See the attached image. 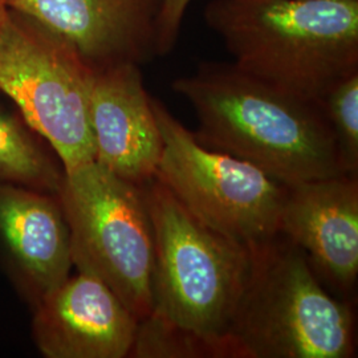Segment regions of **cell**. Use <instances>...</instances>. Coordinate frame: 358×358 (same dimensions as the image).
I'll list each match as a JSON object with an SVG mask.
<instances>
[{"instance_id": "6da1fadb", "label": "cell", "mask_w": 358, "mask_h": 358, "mask_svg": "<svg viewBox=\"0 0 358 358\" xmlns=\"http://www.w3.org/2000/svg\"><path fill=\"white\" fill-rule=\"evenodd\" d=\"M141 186L153 224L154 304L130 357L236 358L230 329L250 245L206 226L155 177Z\"/></svg>"}, {"instance_id": "7a4b0ae2", "label": "cell", "mask_w": 358, "mask_h": 358, "mask_svg": "<svg viewBox=\"0 0 358 358\" xmlns=\"http://www.w3.org/2000/svg\"><path fill=\"white\" fill-rule=\"evenodd\" d=\"M171 88L192 105L196 140L244 159L285 186L341 176L321 103L251 76L234 63L203 62Z\"/></svg>"}, {"instance_id": "3957f363", "label": "cell", "mask_w": 358, "mask_h": 358, "mask_svg": "<svg viewBox=\"0 0 358 358\" xmlns=\"http://www.w3.org/2000/svg\"><path fill=\"white\" fill-rule=\"evenodd\" d=\"M203 17L234 64L306 100L358 72V0H210Z\"/></svg>"}, {"instance_id": "277c9868", "label": "cell", "mask_w": 358, "mask_h": 358, "mask_svg": "<svg viewBox=\"0 0 358 358\" xmlns=\"http://www.w3.org/2000/svg\"><path fill=\"white\" fill-rule=\"evenodd\" d=\"M251 264L230 338L236 358H350L355 315L329 294L282 234L250 245Z\"/></svg>"}, {"instance_id": "5b68a950", "label": "cell", "mask_w": 358, "mask_h": 358, "mask_svg": "<svg viewBox=\"0 0 358 358\" xmlns=\"http://www.w3.org/2000/svg\"><path fill=\"white\" fill-rule=\"evenodd\" d=\"M78 272L105 282L141 321L154 304L153 224L142 186L96 161L64 171L59 190Z\"/></svg>"}, {"instance_id": "8992f818", "label": "cell", "mask_w": 358, "mask_h": 358, "mask_svg": "<svg viewBox=\"0 0 358 358\" xmlns=\"http://www.w3.org/2000/svg\"><path fill=\"white\" fill-rule=\"evenodd\" d=\"M93 75L63 38L10 8L0 32V92L51 145L64 171L96 157L90 125Z\"/></svg>"}, {"instance_id": "52a82bcc", "label": "cell", "mask_w": 358, "mask_h": 358, "mask_svg": "<svg viewBox=\"0 0 358 358\" xmlns=\"http://www.w3.org/2000/svg\"><path fill=\"white\" fill-rule=\"evenodd\" d=\"M162 138L155 178L194 217L238 243L254 245L279 234L288 186L262 169L205 146L152 97Z\"/></svg>"}, {"instance_id": "ba28073f", "label": "cell", "mask_w": 358, "mask_h": 358, "mask_svg": "<svg viewBox=\"0 0 358 358\" xmlns=\"http://www.w3.org/2000/svg\"><path fill=\"white\" fill-rule=\"evenodd\" d=\"M165 0H10L63 38L93 71L145 64L157 53L158 22Z\"/></svg>"}, {"instance_id": "9c48e42d", "label": "cell", "mask_w": 358, "mask_h": 358, "mask_svg": "<svg viewBox=\"0 0 358 358\" xmlns=\"http://www.w3.org/2000/svg\"><path fill=\"white\" fill-rule=\"evenodd\" d=\"M279 232L304 251L321 282L343 296L352 294L358 276L357 177L288 186Z\"/></svg>"}, {"instance_id": "30bf717a", "label": "cell", "mask_w": 358, "mask_h": 358, "mask_svg": "<svg viewBox=\"0 0 358 358\" xmlns=\"http://www.w3.org/2000/svg\"><path fill=\"white\" fill-rule=\"evenodd\" d=\"M138 324L105 282L78 272L38 300L34 337L48 358H124Z\"/></svg>"}, {"instance_id": "8fae6325", "label": "cell", "mask_w": 358, "mask_h": 358, "mask_svg": "<svg viewBox=\"0 0 358 358\" xmlns=\"http://www.w3.org/2000/svg\"><path fill=\"white\" fill-rule=\"evenodd\" d=\"M90 125L99 165L138 186L155 177L162 138L140 65L94 71Z\"/></svg>"}, {"instance_id": "7c38bea8", "label": "cell", "mask_w": 358, "mask_h": 358, "mask_svg": "<svg viewBox=\"0 0 358 358\" xmlns=\"http://www.w3.org/2000/svg\"><path fill=\"white\" fill-rule=\"evenodd\" d=\"M0 239L38 300L69 278L71 236L57 195L0 182Z\"/></svg>"}, {"instance_id": "4fadbf2b", "label": "cell", "mask_w": 358, "mask_h": 358, "mask_svg": "<svg viewBox=\"0 0 358 358\" xmlns=\"http://www.w3.org/2000/svg\"><path fill=\"white\" fill-rule=\"evenodd\" d=\"M64 170L41 150L22 122L0 112V182L57 195Z\"/></svg>"}, {"instance_id": "5bb4252c", "label": "cell", "mask_w": 358, "mask_h": 358, "mask_svg": "<svg viewBox=\"0 0 358 358\" xmlns=\"http://www.w3.org/2000/svg\"><path fill=\"white\" fill-rule=\"evenodd\" d=\"M320 103L332 128L343 173L357 177L358 72L334 84Z\"/></svg>"}, {"instance_id": "9a60e30c", "label": "cell", "mask_w": 358, "mask_h": 358, "mask_svg": "<svg viewBox=\"0 0 358 358\" xmlns=\"http://www.w3.org/2000/svg\"><path fill=\"white\" fill-rule=\"evenodd\" d=\"M192 1V0H165L158 22V57L166 56L174 50L178 41L183 19Z\"/></svg>"}, {"instance_id": "2e32d148", "label": "cell", "mask_w": 358, "mask_h": 358, "mask_svg": "<svg viewBox=\"0 0 358 358\" xmlns=\"http://www.w3.org/2000/svg\"><path fill=\"white\" fill-rule=\"evenodd\" d=\"M10 0H0V32L4 27V23L7 20V16L10 13V6H8Z\"/></svg>"}]
</instances>
